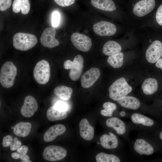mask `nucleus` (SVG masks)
I'll use <instances>...</instances> for the list:
<instances>
[{"instance_id":"27","label":"nucleus","mask_w":162,"mask_h":162,"mask_svg":"<svg viewBox=\"0 0 162 162\" xmlns=\"http://www.w3.org/2000/svg\"><path fill=\"white\" fill-rule=\"evenodd\" d=\"M124 54L119 52L110 56L107 60L108 63L114 68H120L123 63Z\"/></svg>"},{"instance_id":"12","label":"nucleus","mask_w":162,"mask_h":162,"mask_svg":"<svg viewBox=\"0 0 162 162\" xmlns=\"http://www.w3.org/2000/svg\"><path fill=\"white\" fill-rule=\"evenodd\" d=\"M100 75L99 70L96 68H92L86 71L81 79L82 86L85 88H88L92 86Z\"/></svg>"},{"instance_id":"35","label":"nucleus","mask_w":162,"mask_h":162,"mask_svg":"<svg viewBox=\"0 0 162 162\" xmlns=\"http://www.w3.org/2000/svg\"><path fill=\"white\" fill-rule=\"evenodd\" d=\"M22 143L20 141H19L16 137H15L13 140L12 143L10 146V149L13 151L17 149L21 146Z\"/></svg>"},{"instance_id":"38","label":"nucleus","mask_w":162,"mask_h":162,"mask_svg":"<svg viewBox=\"0 0 162 162\" xmlns=\"http://www.w3.org/2000/svg\"><path fill=\"white\" fill-rule=\"evenodd\" d=\"M28 151V147L26 146L23 145L17 149V152L20 153L21 155H24L26 154Z\"/></svg>"},{"instance_id":"13","label":"nucleus","mask_w":162,"mask_h":162,"mask_svg":"<svg viewBox=\"0 0 162 162\" xmlns=\"http://www.w3.org/2000/svg\"><path fill=\"white\" fill-rule=\"evenodd\" d=\"M38 108V103L35 98L32 96L28 95L25 98L20 112L22 115L25 117H31L37 110Z\"/></svg>"},{"instance_id":"21","label":"nucleus","mask_w":162,"mask_h":162,"mask_svg":"<svg viewBox=\"0 0 162 162\" xmlns=\"http://www.w3.org/2000/svg\"><path fill=\"white\" fill-rule=\"evenodd\" d=\"M31 127L32 125L30 122H19L14 127L13 133L18 136L25 137L29 134Z\"/></svg>"},{"instance_id":"29","label":"nucleus","mask_w":162,"mask_h":162,"mask_svg":"<svg viewBox=\"0 0 162 162\" xmlns=\"http://www.w3.org/2000/svg\"><path fill=\"white\" fill-rule=\"evenodd\" d=\"M96 160L97 162H119L120 159L117 156L100 152L97 155Z\"/></svg>"},{"instance_id":"17","label":"nucleus","mask_w":162,"mask_h":162,"mask_svg":"<svg viewBox=\"0 0 162 162\" xmlns=\"http://www.w3.org/2000/svg\"><path fill=\"white\" fill-rule=\"evenodd\" d=\"M134 149L140 154L149 155L154 152L153 147L146 141L142 139H137L135 142Z\"/></svg>"},{"instance_id":"9","label":"nucleus","mask_w":162,"mask_h":162,"mask_svg":"<svg viewBox=\"0 0 162 162\" xmlns=\"http://www.w3.org/2000/svg\"><path fill=\"white\" fill-rule=\"evenodd\" d=\"M94 32L100 36H111L116 32V26L112 23L101 21L95 24L93 27Z\"/></svg>"},{"instance_id":"23","label":"nucleus","mask_w":162,"mask_h":162,"mask_svg":"<svg viewBox=\"0 0 162 162\" xmlns=\"http://www.w3.org/2000/svg\"><path fill=\"white\" fill-rule=\"evenodd\" d=\"M30 5L28 0H14L12 5V9L15 13L21 11L24 15L28 14L30 10Z\"/></svg>"},{"instance_id":"2","label":"nucleus","mask_w":162,"mask_h":162,"mask_svg":"<svg viewBox=\"0 0 162 162\" xmlns=\"http://www.w3.org/2000/svg\"><path fill=\"white\" fill-rule=\"evenodd\" d=\"M13 45L16 50L22 51L28 50L34 47L37 44L38 39L34 35L18 32L13 37Z\"/></svg>"},{"instance_id":"11","label":"nucleus","mask_w":162,"mask_h":162,"mask_svg":"<svg viewBox=\"0 0 162 162\" xmlns=\"http://www.w3.org/2000/svg\"><path fill=\"white\" fill-rule=\"evenodd\" d=\"M162 56V43L158 40L152 43L146 51V58L149 62H157Z\"/></svg>"},{"instance_id":"3","label":"nucleus","mask_w":162,"mask_h":162,"mask_svg":"<svg viewBox=\"0 0 162 162\" xmlns=\"http://www.w3.org/2000/svg\"><path fill=\"white\" fill-rule=\"evenodd\" d=\"M17 72L16 68L12 62H5L0 70V82L2 86L6 88L12 87L14 85Z\"/></svg>"},{"instance_id":"33","label":"nucleus","mask_w":162,"mask_h":162,"mask_svg":"<svg viewBox=\"0 0 162 162\" xmlns=\"http://www.w3.org/2000/svg\"><path fill=\"white\" fill-rule=\"evenodd\" d=\"M12 3L11 0H0V10L4 11L10 6Z\"/></svg>"},{"instance_id":"44","label":"nucleus","mask_w":162,"mask_h":162,"mask_svg":"<svg viewBox=\"0 0 162 162\" xmlns=\"http://www.w3.org/2000/svg\"><path fill=\"white\" fill-rule=\"evenodd\" d=\"M22 162H31L32 161L30 160H23V161H22Z\"/></svg>"},{"instance_id":"24","label":"nucleus","mask_w":162,"mask_h":162,"mask_svg":"<svg viewBox=\"0 0 162 162\" xmlns=\"http://www.w3.org/2000/svg\"><path fill=\"white\" fill-rule=\"evenodd\" d=\"M121 50L122 47L118 43L113 40H110L104 44L102 52L104 55L110 56L119 52Z\"/></svg>"},{"instance_id":"4","label":"nucleus","mask_w":162,"mask_h":162,"mask_svg":"<svg viewBox=\"0 0 162 162\" xmlns=\"http://www.w3.org/2000/svg\"><path fill=\"white\" fill-rule=\"evenodd\" d=\"M83 63V58L80 55L76 56L73 61L67 60L64 62V68L65 69H70L69 76L72 81H77L80 78L82 72Z\"/></svg>"},{"instance_id":"8","label":"nucleus","mask_w":162,"mask_h":162,"mask_svg":"<svg viewBox=\"0 0 162 162\" xmlns=\"http://www.w3.org/2000/svg\"><path fill=\"white\" fill-rule=\"evenodd\" d=\"M56 31L52 27H48L45 29L40 38V42L44 47L52 48L58 46L59 43L55 38Z\"/></svg>"},{"instance_id":"25","label":"nucleus","mask_w":162,"mask_h":162,"mask_svg":"<svg viewBox=\"0 0 162 162\" xmlns=\"http://www.w3.org/2000/svg\"><path fill=\"white\" fill-rule=\"evenodd\" d=\"M67 116L66 112L59 111L56 109L54 106L49 108L46 112L47 119L51 121L63 120L66 118Z\"/></svg>"},{"instance_id":"19","label":"nucleus","mask_w":162,"mask_h":162,"mask_svg":"<svg viewBox=\"0 0 162 162\" xmlns=\"http://www.w3.org/2000/svg\"><path fill=\"white\" fill-rule=\"evenodd\" d=\"M106 124L109 127L113 128L118 135L124 134L126 131L124 122L116 117H112L107 119Z\"/></svg>"},{"instance_id":"1","label":"nucleus","mask_w":162,"mask_h":162,"mask_svg":"<svg viewBox=\"0 0 162 162\" xmlns=\"http://www.w3.org/2000/svg\"><path fill=\"white\" fill-rule=\"evenodd\" d=\"M124 77L115 81L109 87V97L114 101H117L126 96L132 91Z\"/></svg>"},{"instance_id":"40","label":"nucleus","mask_w":162,"mask_h":162,"mask_svg":"<svg viewBox=\"0 0 162 162\" xmlns=\"http://www.w3.org/2000/svg\"><path fill=\"white\" fill-rule=\"evenodd\" d=\"M155 65L157 67L162 70V58H160L156 62Z\"/></svg>"},{"instance_id":"32","label":"nucleus","mask_w":162,"mask_h":162,"mask_svg":"<svg viewBox=\"0 0 162 162\" xmlns=\"http://www.w3.org/2000/svg\"><path fill=\"white\" fill-rule=\"evenodd\" d=\"M53 106L56 109L62 112H66L69 108L66 103L60 100L57 102Z\"/></svg>"},{"instance_id":"31","label":"nucleus","mask_w":162,"mask_h":162,"mask_svg":"<svg viewBox=\"0 0 162 162\" xmlns=\"http://www.w3.org/2000/svg\"><path fill=\"white\" fill-rule=\"evenodd\" d=\"M60 21V15L59 12L56 10L53 12L52 15L51 24L53 27H57L59 25Z\"/></svg>"},{"instance_id":"46","label":"nucleus","mask_w":162,"mask_h":162,"mask_svg":"<svg viewBox=\"0 0 162 162\" xmlns=\"http://www.w3.org/2000/svg\"><path fill=\"white\" fill-rule=\"evenodd\" d=\"M100 144V143L99 142H98V144Z\"/></svg>"},{"instance_id":"30","label":"nucleus","mask_w":162,"mask_h":162,"mask_svg":"<svg viewBox=\"0 0 162 162\" xmlns=\"http://www.w3.org/2000/svg\"><path fill=\"white\" fill-rule=\"evenodd\" d=\"M103 106L104 109L100 111V113L105 116H111L113 112L117 108V106L115 104L109 102L104 103Z\"/></svg>"},{"instance_id":"36","label":"nucleus","mask_w":162,"mask_h":162,"mask_svg":"<svg viewBox=\"0 0 162 162\" xmlns=\"http://www.w3.org/2000/svg\"><path fill=\"white\" fill-rule=\"evenodd\" d=\"M156 19L159 24L162 26V4L158 8L156 14Z\"/></svg>"},{"instance_id":"16","label":"nucleus","mask_w":162,"mask_h":162,"mask_svg":"<svg viewBox=\"0 0 162 162\" xmlns=\"http://www.w3.org/2000/svg\"><path fill=\"white\" fill-rule=\"evenodd\" d=\"M109 135H103L100 138V144L104 148L114 149L117 147L118 142L116 136L111 132H109Z\"/></svg>"},{"instance_id":"7","label":"nucleus","mask_w":162,"mask_h":162,"mask_svg":"<svg viewBox=\"0 0 162 162\" xmlns=\"http://www.w3.org/2000/svg\"><path fill=\"white\" fill-rule=\"evenodd\" d=\"M71 40L76 48L83 52L89 51L92 45V40L89 37L78 32L72 34Z\"/></svg>"},{"instance_id":"14","label":"nucleus","mask_w":162,"mask_h":162,"mask_svg":"<svg viewBox=\"0 0 162 162\" xmlns=\"http://www.w3.org/2000/svg\"><path fill=\"white\" fill-rule=\"evenodd\" d=\"M65 126L62 124H57L50 127L45 132L44 136V140L47 142H51L58 136L63 134L66 131Z\"/></svg>"},{"instance_id":"18","label":"nucleus","mask_w":162,"mask_h":162,"mask_svg":"<svg viewBox=\"0 0 162 162\" xmlns=\"http://www.w3.org/2000/svg\"><path fill=\"white\" fill-rule=\"evenodd\" d=\"M91 3L94 7L102 10L112 11L116 9L115 3L112 0H91Z\"/></svg>"},{"instance_id":"42","label":"nucleus","mask_w":162,"mask_h":162,"mask_svg":"<svg viewBox=\"0 0 162 162\" xmlns=\"http://www.w3.org/2000/svg\"><path fill=\"white\" fill-rule=\"evenodd\" d=\"M125 114V112L124 111H122L120 113V115L121 116L123 117Z\"/></svg>"},{"instance_id":"15","label":"nucleus","mask_w":162,"mask_h":162,"mask_svg":"<svg viewBox=\"0 0 162 162\" xmlns=\"http://www.w3.org/2000/svg\"><path fill=\"white\" fill-rule=\"evenodd\" d=\"M80 133V136L84 139L90 141L93 138L94 129L86 118L81 120L79 124Z\"/></svg>"},{"instance_id":"39","label":"nucleus","mask_w":162,"mask_h":162,"mask_svg":"<svg viewBox=\"0 0 162 162\" xmlns=\"http://www.w3.org/2000/svg\"><path fill=\"white\" fill-rule=\"evenodd\" d=\"M21 155L18 153L16 152H13L11 155V157L14 159H18L20 158Z\"/></svg>"},{"instance_id":"5","label":"nucleus","mask_w":162,"mask_h":162,"mask_svg":"<svg viewBox=\"0 0 162 162\" xmlns=\"http://www.w3.org/2000/svg\"><path fill=\"white\" fill-rule=\"evenodd\" d=\"M34 78L39 84L44 85L49 81L50 77V67L48 62L45 60L38 62L33 71Z\"/></svg>"},{"instance_id":"41","label":"nucleus","mask_w":162,"mask_h":162,"mask_svg":"<svg viewBox=\"0 0 162 162\" xmlns=\"http://www.w3.org/2000/svg\"><path fill=\"white\" fill-rule=\"evenodd\" d=\"M20 158L22 160H29L30 158L29 156L26 154V155H21Z\"/></svg>"},{"instance_id":"6","label":"nucleus","mask_w":162,"mask_h":162,"mask_svg":"<svg viewBox=\"0 0 162 162\" xmlns=\"http://www.w3.org/2000/svg\"><path fill=\"white\" fill-rule=\"evenodd\" d=\"M67 154V150L63 147L58 146L50 145L44 150L43 156L45 160L55 161L63 159Z\"/></svg>"},{"instance_id":"10","label":"nucleus","mask_w":162,"mask_h":162,"mask_svg":"<svg viewBox=\"0 0 162 162\" xmlns=\"http://www.w3.org/2000/svg\"><path fill=\"white\" fill-rule=\"evenodd\" d=\"M155 5L154 0H142L138 2L134 5L133 13L138 16H143L151 12Z\"/></svg>"},{"instance_id":"22","label":"nucleus","mask_w":162,"mask_h":162,"mask_svg":"<svg viewBox=\"0 0 162 162\" xmlns=\"http://www.w3.org/2000/svg\"><path fill=\"white\" fill-rule=\"evenodd\" d=\"M142 88L145 94H152L157 91L158 89L157 81L154 78H147L143 82Z\"/></svg>"},{"instance_id":"28","label":"nucleus","mask_w":162,"mask_h":162,"mask_svg":"<svg viewBox=\"0 0 162 162\" xmlns=\"http://www.w3.org/2000/svg\"><path fill=\"white\" fill-rule=\"evenodd\" d=\"M132 121L136 124H141L147 126H151L154 123V121L151 119L142 115L135 113L131 116Z\"/></svg>"},{"instance_id":"20","label":"nucleus","mask_w":162,"mask_h":162,"mask_svg":"<svg viewBox=\"0 0 162 162\" xmlns=\"http://www.w3.org/2000/svg\"><path fill=\"white\" fill-rule=\"evenodd\" d=\"M117 101L122 106L131 110H136L140 105L138 99L132 96H126Z\"/></svg>"},{"instance_id":"37","label":"nucleus","mask_w":162,"mask_h":162,"mask_svg":"<svg viewBox=\"0 0 162 162\" xmlns=\"http://www.w3.org/2000/svg\"><path fill=\"white\" fill-rule=\"evenodd\" d=\"M13 140L12 137L10 135L5 136L3 138L2 145L4 147L10 146Z\"/></svg>"},{"instance_id":"34","label":"nucleus","mask_w":162,"mask_h":162,"mask_svg":"<svg viewBox=\"0 0 162 162\" xmlns=\"http://www.w3.org/2000/svg\"><path fill=\"white\" fill-rule=\"evenodd\" d=\"M76 0H54L59 5L63 7L69 6L73 4Z\"/></svg>"},{"instance_id":"45","label":"nucleus","mask_w":162,"mask_h":162,"mask_svg":"<svg viewBox=\"0 0 162 162\" xmlns=\"http://www.w3.org/2000/svg\"><path fill=\"white\" fill-rule=\"evenodd\" d=\"M11 128L12 129H13L14 128V127H11Z\"/></svg>"},{"instance_id":"43","label":"nucleus","mask_w":162,"mask_h":162,"mask_svg":"<svg viewBox=\"0 0 162 162\" xmlns=\"http://www.w3.org/2000/svg\"><path fill=\"white\" fill-rule=\"evenodd\" d=\"M160 138L162 140V131L160 134Z\"/></svg>"},{"instance_id":"26","label":"nucleus","mask_w":162,"mask_h":162,"mask_svg":"<svg viewBox=\"0 0 162 162\" xmlns=\"http://www.w3.org/2000/svg\"><path fill=\"white\" fill-rule=\"evenodd\" d=\"M55 94L59 98L63 100H68L71 98L73 93L72 88L65 86H60L54 89Z\"/></svg>"}]
</instances>
